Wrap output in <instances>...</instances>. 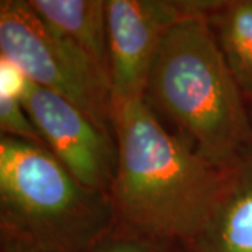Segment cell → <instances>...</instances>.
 I'll use <instances>...</instances> for the list:
<instances>
[{
	"label": "cell",
	"mask_w": 252,
	"mask_h": 252,
	"mask_svg": "<svg viewBox=\"0 0 252 252\" xmlns=\"http://www.w3.org/2000/svg\"><path fill=\"white\" fill-rule=\"evenodd\" d=\"M115 215L139 234L195 241L224 192L231 170L217 168L168 133L144 99L112 108Z\"/></svg>",
	"instance_id": "6da1fadb"
},
{
	"label": "cell",
	"mask_w": 252,
	"mask_h": 252,
	"mask_svg": "<svg viewBox=\"0 0 252 252\" xmlns=\"http://www.w3.org/2000/svg\"><path fill=\"white\" fill-rule=\"evenodd\" d=\"M206 17L187 18L168 31L147 91L196 143V152L221 170L241 161L251 139L240 86Z\"/></svg>",
	"instance_id": "7a4b0ae2"
},
{
	"label": "cell",
	"mask_w": 252,
	"mask_h": 252,
	"mask_svg": "<svg viewBox=\"0 0 252 252\" xmlns=\"http://www.w3.org/2000/svg\"><path fill=\"white\" fill-rule=\"evenodd\" d=\"M0 213L3 234L21 250L80 252L108 231L115 209L42 146L1 136Z\"/></svg>",
	"instance_id": "3957f363"
},
{
	"label": "cell",
	"mask_w": 252,
	"mask_h": 252,
	"mask_svg": "<svg viewBox=\"0 0 252 252\" xmlns=\"http://www.w3.org/2000/svg\"><path fill=\"white\" fill-rule=\"evenodd\" d=\"M0 51L28 80L70 101L109 135L114 114L108 73L55 32L28 1L0 3Z\"/></svg>",
	"instance_id": "277c9868"
},
{
	"label": "cell",
	"mask_w": 252,
	"mask_h": 252,
	"mask_svg": "<svg viewBox=\"0 0 252 252\" xmlns=\"http://www.w3.org/2000/svg\"><path fill=\"white\" fill-rule=\"evenodd\" d=\"M221 1L108 0L109 83L112 108L143 99L150 74L168 31L187 18H209Z\"/></svg>",
	"instance_id": "5b68a950"
},
{
	"label": "cell",
	"mask_w": 252,
	"mask_h": 252,
	"mask_svg": "<svg viewBox=\"0 0 252 252\" xmlns=\"http://www.w3.org/2000/svg\"><path fill=\"white\" fill-rule=\"evenodd\" d=\"M20 101L51 153L83 187L111 192L118 154L108 133L81 109L28 80Z\"/></svg>",
	"instance_id": "8992f818"
},
{
	"label": "cell",
	"mask_w": 252,
	"mask_h": 252,
	"mask_svg": "<svg viewBox=\"0 0 252 252\" xmlns=\"http://www.w3.org/2000/svg\"><path fill=\"white\" fill-rule=\"evenodd\" d=\"M195 241L202 252H252V167L240 161L231 170L213 215Z\"/></svg>",
	"instance_id": "52a82bcc"
},
{
	"label": "cell",
	"mask_w": 252,
	"mask_h": 252,
	"mask_svg": "<svg viewBox=\"0 0 252 252\" xmlns=\"http://www.w3.org/2000/svg\"><path fill=\"white\" fill-rule=\"evenodd\" d=\"M42 21L81 48L109 76L107 1L102 0H30Z\"/></svg>",
	"instance_id": "ba28073f"
},
{
	"label": "cell",
	"mask_w": 252,
	"mask_h": 252,
	"mask_svg": "<svg viewBox=\"0 0 252 252\" xmlns=\"http://www.w3.org/2000/svg\"><path fill=\"white\" fill-rule=\"evenodd\" d=\"M209 18L235 81L252 95V1L223 3Z\"/></svg>",
	"instance_id": "9c48e42d"
},
{
	"label": "cell",
	"mask_w": 252,
	"mask_h": 252,
	"mask_svg": "<svg viewBox=\"0 0 252 252\" xmlns=\"http://www.w3.org/2000/svg\"><path fill=\"white\" fill-rule=\"evenodd\" d=\"M0 127L6 136L44 146V140L18 97L0 93Z\"/></svg>",
	"instance_id": "30bf717a"
},
{
	"label": "cell",
	"mask_w": 252,
	"mask_h": 252,
	"mask_svg": "<svg viewBox=\"0 0 252 252\" xmlns=\"http://www.w3.org/2000/svg\"><path fill=\"white\" fill-rule=\"evenodd\" d=\"M27 83L28 79L24 73L7 59L0 56V84H1L0 93L1 94H9L20 98Z\"/></svg>",
	"instance_id": "8fae6325"
},
{
	"label": "cell",
	"mask_w": 252,
	"mask_h": 252,
	"mask_svg": "<svg viewBox=\"0 0 252 252\" xmlns=\"http://www.w3.org/2000/svg\"><path fill=\"white\" fill-rule=\"evenodd\" d=\"M98 252H156L150 244L144 243L139 238L118 240L101 248Z\"/></svg>",
	"instance_id": "7c38bea8"
},
{
	"label": "cell",
	"mask_w": 252,
	"mask_h": 252,
	"mask_svg": "<svg viewBox=\"0 0 252 252\" xmlns=\"http://www.w3.org/2000/svg\"><path fill=\"white\" fill-rule=\"evenodd\" d=\"M250 125H251V129H252V107H251V117H250Z\"/></svg>",
	"instance_id": "4fadbf2b"
},
{
	"label": "cell",
	"mask_w": 252,
	"mask_h": 252,
	"mask_svg": "<svg viewBox=\"0 0 252 252\" xmlns=\"http://www.w3.org/2000/svg\"><path fill=\"white\" fill-rule=\"evenodd\" d=\"M20 252H32V251H28V250H21V248H20Z\"/></svg>",
	"instance_id": "5bb4252c"
}]
</instances>
